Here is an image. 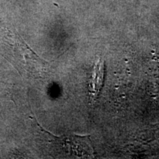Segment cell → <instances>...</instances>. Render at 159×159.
Instances as JSON below:
<instances>
[{"mask_svg": "<svg viewBox=\"0 0 159 159\" xmlns=\"http://www.w3.org/2000/svg\"><path fill=\"white\" fill-rule=\"evenodd\" d=\"M101 63H97L95 66V68L93 73V77L91 79V91L93 94L96 95L102 87V82L103 80V67L101 66Z\"/></svg>", "mask_w": 159, "mask_h": 159, "instance_id": "1", "label": "cell"}]
</instances>
